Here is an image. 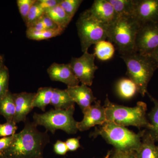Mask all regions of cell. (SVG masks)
I'll return each mask as SVG.
<instances>
[{
    "label": "cell",
    "mask_w": 158,
    "mask_h": 158,
    "mask_svg": "<svg viewBox=\"0 0 158 158\" xmlns=\"http://www.w3.org/2000/svg\"><path fill=\"white\" fill-rule=\"evenodd\" d=\"M46 132L40 131L34 122L27 119L23 129L13 136V141L7 149L0 152V158H40L49 143Z\"/></svg>",
    "instance_id": "1"
},
{
    "label": "cell",
    "mask_w": 158,
    "mask_h": 158,
    "mask_svg": "<svg viewBox=\"0 0 158 158\" xmlns=\"http://www.w3.org/2000/svg\"><path fill=\"white\" fill-rule=\"evenodd\" d=\"M141 25L134 15H119L107 26V38L116 46L121 56L137 52L136 37Z\"/></svg>",
    "instance_id": "2"
},
{
    "label": "cell",
    "mask_w": 158,
    "mask_h": 158,
    "mask_svg": "<svg viewBox=\"0 0 158 158\" xmlns=\"http://www.w3.org/2000/svg\"><path fill=\"white\" fill-rule=\"evenodd\" d=\"M107 121L122 126L135 127L140 129L150 130L152 126L146 116L147 106L144 102H139L135 106H125L110 102L107 95L104 105Z\"/></svg>",
    "instance_id": "3"
},
{
    "label": "cell",
    "mask_w": 158,
    "mask_h": 158,
    "mask_svg": "<svg viewBox=\"0 0 158 158\" xmlns=\"http://www.w3.org/2000/svg\"><path fill=\"white\" fill-rule=\"evenodd\" d=\"M145 130L136 134L125 127L107 121L104 124L95 127L90 136L94 138L101 136L117 150L135 152L141 145V139Z\"/></svg>",
    "instance_id": "4"
},
{
    "label": "cell",
    "mask_w": 158,
    "mask_h": 158,
    "mask_svg": "<svg viewBox=\"0 0 158 158\" xmlns=\"http://www.w3.org/2000/svg\"><path fill=\"white\" fill-rule=\"evenodd\" d=\"M126 65L127 74L135 84L138 93L144 97L148 92V83L157 69V66L149 56L136 52L120 56Z\"/></svg>",
    "instance_id": "5"
},
{
    "label": "cell",
    "mask_w": 158,
    "mask_h": 158,
    "mask_svg": "<svg viewBox=\"0 0 158 158\" xmlns=\"http://www.w3.org/2000/svg\"><path fill=\"white\" fill-rule=\"evenodd\" d=\"M75 106L65 110L51 109L43 113H34L33 122L37 126L44 127L47 131L54 134L57 130H62L68 134H75L78 130L77 122L73 115Z\"/></svg>",
    "instance_id": "6"
},
{
    "label": "cell",
    "mask_w": 158,
    "mask_h": 158,
    "mask_svg": "<svg viewBox=\"0 0 158 158\" xmlns=\"http://www.w3.org/2000/svg\"><path fill=\"white\" fill-rule=\"evenodd\" d=\"M76 25L83 53L88 52V49L93 44L107 38V26L94 17L88 9L80 15Z\"/></svg>",
    "instance_id": "7"
},
{
    "label": "cell",
    "mask_w": 158,
    "mask_h": 158,
    "mask_svg": "<svg viewBox=\"0 0 158 158\" xmlns=\"http://www.w3.org/2000/svg\"><path fill=\"white\" fill-rule=\"evenodd\" d=\"M95 57L94 54L85 52L79 58H73L69 63L79 81L89 87L93 84L94 73L98 69L94 63Z\"/></svg>",
    "instance_id": "8"
},
{
    "label": "cell",
    "mask_w": 158,
    "mask_h": 158,
    "mask_svg": "<svg viewBox=\"0 0 158 158\" xmlns=\"http://www.w3.org/2000/svg\"><path fill=\"white\" fill-rule=\"evenodd\" d=\"M136 51L144 56H149L158 47V23L141 24L136 39Z\"/></svg>",
    "instance_id": "9"
},
{
    "label": "cell",
    "mask_w": 158,
    "mask_h": 158,
    "mask_svg": "<svg viewBox=\"0 0 158 158\" xmlns=\"http://www.w3.org/2000/svg\"><path fill=\"white\" fill-rule=\"evenodd\" d=\"M84 117L81 121L77 122V128L80 131H85L96 125L101 126L106 122V112L100 100L83 111Z\"/></svg>",
    "instance_id": "10"
},
{
    "label": "cell",
    "mask_w": 158,
    "mask_h": 158,
    "mask_svg": "<svg viewBox=\"0 0 158 158\" xmlns=\"http://www.w3.org/2000/svg\"><path fill=\"white\" fill-rule=\"evenodd\" d=\"M134 16L141 25L158 23V0H136Z\"/></svg>",
    "instance_id": "11"
},
{
    "label": "cell",
    "mask_w": 158,
    "mask_h": 158,
    "mask_svg": "<svg viewBox=\"0 0 158 158\" xmlns=\"http://www.w3.org/2000/svg\"><path fill=\"white\" fill-rule=\"evenodd\" d=\"M47 73L52 81L62 82L67 87L77 86L80 83L69 63L59 64L54 62L48 69Z\"/></svg>",
    "instance_id": "12"
},
{
    "label": "cell",
    "mask_w": 158,
    "mask_h": 158,
    "mask_svg": "<svg viewBox=\"0 0 158 158\" xmlns=\"http://www.w3.org/2000/svg\"><path fill=\"white\" fill-rule=\"evenodd\" d=\"M88 9L94 17L106 26L113 23L118 17L108 0H95Z\"/></svg>",
    "instance_id": "13"
},
{
    "label": "cell",
    "mask_w": 158,
    "mask_h": 158,
    "mask_svg": "<svg viewBox=\"0 0 158 158\" xmlns=\"http://www.w3.org/2000/svg\"><path fill=\"white\" fill-rule=\"evenodd\" d=\"M35 94L26 92L13 94L15 108L13 121L15 123L27 121V116L34 109L32 105Z\"/></svg>",
    "instance_id": "14"
},
{
    "label": "cell",
    "mask_w": 158,
    "mask_h": 158,
    "mask_svg": "<svg viewBox=\"0 0 158 158\" xmlns=\"http://www.w3.org/2000/svg\"><path fill=\"white\" fill-rule=\"evenodd\" d=\"M65 90L75 103L77 104L82 112L97 101L92 90L89 86L84 84L74 87H67Z\"/></svg>",
    "instance_id": "15"
},
{
    "label": "cell",
    "mask_w": 158,
    "mask_h": 158,
    "mask_svg": "<svg viewBox=\"0 0 158 158\" xmlns=\"http://www.w3.org/2000/svg\"><path fill=\"white\" fill-rule=\"evenodd\" d=\"M145 130L140 147L135 152L136 158H158V145Z\"/></svg>",
    "instance_id": "16"
},
{
    "label": "cell",
    "mask_w": 158,
    "mask_h": 158,
    "mask_svg": "<svg viewBox=\"0 0 158 158\" xmlns=\"http://www.w3.org/2000/svg\"><path fill=\"white\" fill-rule=\"evenodd\" d=\"M75 104L65 89L54 88L50 104L55 109L65 110L75 106Z\"/></svg>",
    "instance_id": "17"
},
{
    "label": "cell",
    "mask_w": 158,
    "mask_h": 158,
    "mask_svg": "<svg viewBox=\"0 0 158 158\" xmlns=\"http://www.w3.org/2000/svg\"><path fill=\"white\" fill-rule=\"evenodd\" d=\"M15 113L13 94L9 90L0 98V115L4 116L6 121H13Z\"/></svg>",
    "instance_id": "18"
},
{
    "label": "cell",
    "mask_w": 158,
    "mask_h": 158,
    "mask_svg": "<svg viewBox=\"0 0 158 158\" xmlns=\"http://www.w3.org/2000/svg\"><path fill=\"white\" fill-rule=\"evenodd\" d=\"M45 14L53 21L59 29L63 31L72 19L59 5L46 10Z\"/></svg>",
    "instance_id": "19"
},
{
    "label": "cell",
    "mask_w": 158,
    "mask_h": 158,
    "mask_svg": "<svg viewBox=\"0 0 158 158\" xmlns=\"http://www.w3.org/2000/svg\"><path fill=\"white\" fill-rule=\"evenodd\" d=\"M54 89L48 87L39 88L33 100V108H38L44 112L46 107L51 104Z\"/></svg>",
    "instance_id": "20"
},
{
    "label": "cell",
    "mask_w": 158,
    "mask_h": 158,
    "mask_svg": "<svg viewBox=\"0 0 158 158\" xmlns=\"http://www.w3.org/2000/svg\"><path fill=\"white\" fill-rule=\"evenodd\" d=\"M94 55L102 61H107L114 56L115 49L114 44L110 41L102 40L95 44Z\"/></svg>",
    "instance_id": "21"
},
{
    "label": "cell",
    "mask_w": 158,
    "mask_h": 158,
    "mask_svg": "<svg viewBox=\"0 0 158 158\" xmlns=\"http://www.w3.org/2000/svg\"><path fill=\"white\" fill-rule=\"evenodd\" d=\"M147 94L154 104L153 107L147 115L152 128L147 130L155 142H158V100L152 96L148 92Z\"/></svg>",
    "instance_id": "22"
},
{
    "label": "cell",
    "mask_w": 158,
    "mask_h": 158,
    "mask_svg": "<svg viewBox=\"0 0 158 158\" xmlns=\"http://www.w3.org/2000/svg\"><path fill=\"white\" fill-rule=\"evenodd\" d=\"M119 15H134L136 0H108Z\"/></svg>",
    "instance_id": "23"
},
{
    "label": "cell",
    "mask_w": 158,
    "mask_h": 158,
    "mask_svg": "<svg viewBox=\"0 0 158 158\" xmlns=\"http://www.w3.org/2000/svg\"><path fill=\"white\" fill-rule=\"evenodd\" d=\"M117 90L119 96L124 99H130L138 92L135 83L130 79L123 78L118 82Z\"/></svg>",
    "instance_id": "24"
},
{
    "label": "cell",
    "mask_w": 158,
    "mask_h": 158,
    "mask_svg": "<svg viewBox=\"0 0 158 158\" xmlns=\"http://www.w3.org/2000/svg\"><path fill=\"white\" fill-rule=\"evenodd\" d=\"M63 32L60 29L40 31H33L27 29L26 35L28 38L32 40H42L57 37L62 34Z\"/></svg>",
    "instance_id": "25"
},
{
    "label": "cell",
    "mask_w": 158,
    "mask_h": 158,
    "mask_svg": "<svg viewBox=\"0 0 158 158\" xmlns=\"http://www.w3.org/2000/svg\"><path fill=\"white\" fill-rule=\"evenodd\" d=\"M27 29L33 31H40L43 30H55L59 28L53 21L45 13L37 22Z\"/></svg>",
    "instance_id": "26"
},
{
    "label": "cell",
    "mask_w": 158,
    "mask_h": 158,
    "mask_svg": "<svg viewBox=\"0 0 158 158\" xmlns=\"http://www.w3.org/2000/svg\"><path fill=\"white\" fill-rule=\"evenodd\" d=\"M45 13V10L40 5L37 0H36V2L34 3L30 9L25 23L27 28L30 27L34 23L37 22Z\"/></svg>",
    "instance_id": "27"
},
{
    "label": "cell",
    "mask_w": 158,
    "mask_h": 158,
    "mask_svg": "<svg viewBox=\"0 0 158 158\" xmlns=\"http://www.w3.org/2000/svg\"><path fill=\"white\" fill-rule=\"evenodd\" d=\"M83 2L82 0H61L59 5L73 19Z\"/></svg>",
    "instance_id": "28"
},
{
    "label": "cell",
    "mask_w": 158,
    "mask_h": 158,
    "mask_svg": "<svg viewBox=\"0 0 158 158\" xmlns=\"http://www.w3.org/2000/svg\"><path fill=\"white\" fill-rule=\"evenodd\" d=\"M9 71L4 65L0 70V98L9 91Z\"/></svg>",
    "instance_id": "29"
},
{
    "label": "cell",
    "mask_w": 158,
    "mask_h": 158,
    "mask_svg": "<svg viewBox=\"0 0 158 158\" xmlns=\"http://www.w3.org/2000/svg\"><path fill=\"white\" fill-rule=\"evenodd\" d=\"M18 129L16 123L14 121H6V123H0V137H10L16 134Z\"/></svg>",
    "instance_id": "30"
},
{
    "label": "cell",
    "mask_w": 158,
    "mask_h": 158,
    "mask_svg": "<svg viewBox=\"0 0 158 158\" xmlns=\"http://www.w3.org/2000/svg\"><path fill=\"white\" fill-rule=\"evenodd\" d=\"M36 2V0H17L16 1L19 11L25 23L30 9Z\"/></svg>",
    "instance_id": "31"
},
{
    "label": "cell",
    "mask_w": 158,
    "mask_h": 158,
    "mask_svg": "<svg viewBox=\"0 0 158 158\" xmlns=\"http://www.w3.org/2000/svg\"><path fill=\"white\" fill-rule=\"evenodd\" d=\"M105 158H136L135 151H121L114 149L109 151Z\"/></svg>",
    "instance_id": "32"
},
{
    "label": "cell",
    "mask_w": 158,
    "mask_h": 158,
    "mask_svg": "<svg viewBox=\"0 0 158 158\" xmlns=\"http://www.w3.org/2000/svg\"><path fill=\"white\" fill-rule=\"evenodd\" d=\"M54 151L56 154L61 156L65 155L69 151L65 142L60 140H58L54 144Z\"/></svg>",
    "instance_id": "33"
},
{
    "label": "cell",
    "mask_w": 158,
    "mask_h": 158,
    "mask_svg": "<svg viewBox=\"0 0 158 158\" xmlns=\"http://www.w3.org/2000/svg\"><path fill=\"white\" fill-rule=\"evenodd\" d=\"M61 0H37L40 5L45 10L52 9L59 5Z\"/></svg>",
    "instance_id": "34"
},
{
    "label": "cell",
    "mask_w": 158,
    "mask_h": 158,
    "mask_svg": "<svg viewBox=\"0 0 158 158\" xmlns=\"http://www.w3.org/2000/svg\"><path fill=\"white\" fill-rule=\"evenodd\" d=\"M65 142L69 151H75L81 146L80 141L77 138H69Z\"/></svg>",
    "instance_id": "35"
},
{
    "label": "cell",
    "mask_w": 158,
    "mask_h": 158,
    "mask_svg": "<svg viewBox=\"0 0 158 158\" xmlns=\"http://www.w3.org/2000/svg\"><path fill=\"white\" fill-rule=\"evenodd\" d=\"M13 136L0 138V152L5 150L10 146L13 141Z\"/></svg>",
    "instance_id": "36"
},
{
    "label": "cell",
    "mask_w": 158,
    "mask_h": 158,
    "mask_svg": "<svg viewBox=\"0 0 158 158\" xmlns=\"http://www.w3.org/2000/svg\"><path fill=\"white\" fill-rule=\"evenodd\" d=\"M149 56L153 60L158 69V47L149 55Z\"/></svg>",
    "instance_id": "37"
},
{
    "label": "cell",
    "mask_w": 158,
    "mask_h": 158,
    "mask_svg": "<svg viewBox=\"0 0 158 158\" xmlns=\"http://www.w3.org/2000/svg\"><path fill=\"white\" fill-rule=\"evenodd\" d=\"M4 59L3 56L0 55V70L3 68L4 66Z\"/></svg>",
    "instance_id": "38"
},
{
    "label": "cell",
    "mask_w": 158,
    "mask_h": 158,
    "mask_svg": "<svg viewBox=\"0 0 158 158\" xmlns=\"http://www.w3.org/2000/svg\"><path fill=\"white\" fill-rule=\"evenodd\" d=\"M40 158H43V157Z\"/></svg>",
    "instance_id": "39"
}]
</instances>
